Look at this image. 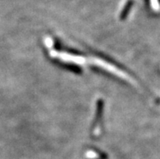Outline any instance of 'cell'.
Masks as SVG:
<instances>
[{"label": "cell", "mask_w": 160, "mask_h": 159, "mask_svg": "<svg viewBox=\"0 0 160 159\" xmlns=\"http://www.w3.org/2000/svg\"><path fill=\"white\" fill-rule=\"evenodd\" d=\"M132 3H133V1H132V0H128L127 4H126L125 7H124V9L123 10V12H122V14H121L122 18H124V17L127 16L128 12L130 11V8L132 7Z\"/></svg>", "instance_id": "obj_1"}]
</instances>
